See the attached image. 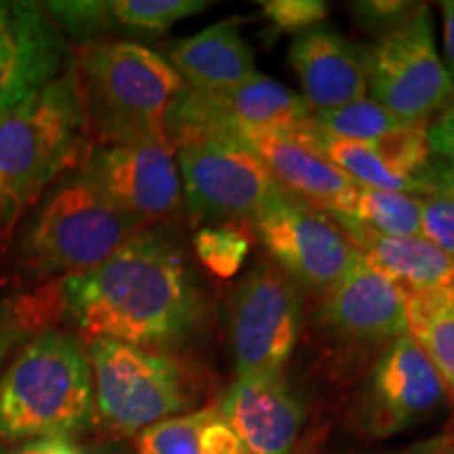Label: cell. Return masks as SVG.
Returning a JSON list of instances; mask_svg holds the SVG:
<instances>
[{"label": "cell", "instance_id": "6da1fadb", "mask_svg": "<svg viewBox=\"0 0 454 454\" xmlns=\"http://www.w3.org/2000/svg\"><path fill=\"white\" fill-rule=\"evenodd\" d=\"M64 316L82 339L167 349L200 325L204 299L184 248L145 227L104 263L64 278Z\"/></svg>", "mask_w": 454, "mask_h": 454}, {"label": "cell", "instance_id": "7a4b0ae2", "mask_svg": "<svg viewBox=\"0 0 454 454\" xmlns=\"http://www.w3.org/2000/svg\"><path fill=\"white\" fill-rule=\"evenodd\" d=\"M93 150L72 66L0 114V253L44 192Z\"/></svg>", "mask_w": 454, "mask_h": 454}, {"label": "cell", "instance_id": "3957f363", "mask_svg": "<svg viewBox=\"0 0 454 454\" xmlns=\"http://www.w3.org/2000/svg\"><path fill=\"white\" fill-rule=\"evenodd\" d=\"M20 227L11 240L13 263L32 286L82 274L145 230L139 219L118 208L82 167L57 179Z\"/></svg>", "mask_w": 454, "mask_h": 454}, {"label": "cell", "instance_id": "277c9868", "mask_svg": "<svg viewBox=\"0 0 454 454\" xmlns=\"http://www.w3.org/2000/svg\"><path fill=\"white\" fill-rule=\"evenodd\" d=\"M93 147L167 139L164 121L184 81L156 51L137 43H87L70 49Z\"/></svg>", "mask_w": 454, "mask_h": 454}, {"label": "cell", "instance_id": "5b68a950", "mask_svg": "<svg viewBox=\"0 0 454 454\" xmlns=\"http://www.w3.org/2000/svg\"><path fill=\"white\" fill-rule=\"evenodd\" d=\"M89 354L72 333L49 328L0 374V444L67 438L93 419Z\"/></svg>", "mask_w": 454, "mask_h": 454}, {"label": "cell", "instance_id": "8992f818", "mask_svg": "<svg viewBox=\"0 0 454 454\" xmlns=\"http://www.w3.org/2000/svg\"><path fill=\"white\" fill-rule=\"evenodd\" d=\"M95 406L118 434H139L196 404L192 368L167 349L139 348L114 339L87 340Z\"/></svg>", "mask_w": 454, "mask_h": 454}, {"label": "cell", "instance_id": "52a82bcc", "mask_svg": "<svg viewBox=\"0 0 454 454\" xmlns=\"http://www.w3.org/2000/svg\"><path fill=\"white\" fill-rule=\"evenodd\" d=\"M311 112L284 84L265 74L227 90H179L164 121V135L173 150L194 141H230L240 144L247 130H282L294 133L309 127Z\"/></svg>", "mask_w": 454, "mask_h": 454}, {"label": "cell", "instance_id": "ba28073f", "mask_svg": "<svg viewBox=\"0 0 454 454\" xmlns=\"http://www.w3.org/2000/svg\"><path fill=\"white\" fill-rule=\"evenodd\" d=\"M372 99L406 122H423L454 104V78L435 47L427 4L364 55Z\"/></svg>", "mask_w": 454, "mask_h": 454}, {"label": "cell", "instance_id": "9c48e42d", "mask_svg": "<svg viewBox=\"0 0 454 454\" xmlns=\"http://www.w3.org/2000/svg\"><path fill=\"white\" fill-rule=\"evenodd\" d=\"M253 223L276 268L309 291H328L360 259L331 215L284 190L254 215Z\"/></svg>", "mask_w": 454, "mask_h": 454}, {"label": "cell", "instance_id": "30bf717a", "mask_svg": "<svg viewBox=\"0 0 454 454\" xmlns=\"http://www.w3.org/2000/svg\"><path fill=\"white\" fill-rule=\"evenodd\" d=\"M181 187L198 221L254 217L282 192L265 164L242 144L194 141L177 150Z\"/></svg>", "mask_w": 454, "mask_h": 454}, {"label": "cell", "instance_id": "8fae6325", "mask_svg": "<svg viewBox=\"0 0 454 454\" xmlns=\"http://www.w3.org/2000/svg\"><path fill=\"white\" fill-rule=\"evenodd\" d=\"M303 322L297 284L276 265L248 271L231 308V345L238 377L282 372L293 356Z\"/></svg>", "mask_w": 454, "mask_h": 454}, {"label": "cell", "instance_id": "7c38bea8", "mask_svg": "<svg viewBox=\"0 0 454 454\" xmlns=\"http://www.w3.org/2000/svg\"><path fill=\"white\" fill-rule=\"evenodd\" d=\"M444 381L414 343L402 334L379 356L357 406V425L371 438H391L429 421L448 404Z\"/></svg>", "mask_w": 454, "mask_h": 454}, {"label": "cell", "instance_id": "4fadbf2b", "mask_svg": "<svg viewBox=\"0 0 454 454\" xmlns=\"http://www.w3.org/2000/svg\"><path fill=\"white\" fill-rule=\"evenodd\" d=\"M82 170L110 200L145 227L181 207V177L168 139L93 147Z\"/></svg>", "mask_w": 454, "mask_h": 454}, {"label": "cell", "instance_id": "5bb4252c", "mask_svg": "<svg viewBox=\"0 0 454 454\" xmlns=\"http://www.w3.org/2000/svg\"><path fill=\"white\" fill-rule=\"evenodd\" d=\"M67 55L64 32L44 4L0 0V114L55 81Z\"/></svg>", "mask_w": 454, "mask_h": 454}, {"label": "cell", "instance_id": "9a60e30c", "mask_svg": "<svg viewBox=\"0 0 454 454\" xmlns=\"http://www.w3.org/2000/svg\"><path fill=\"white\" fill-rule=\"evenodd\" d=\"M322 294L317 325L340 343L387 348L408 334L404 293L362 257Z\"/></svg>", "mask_w": 454, "mask_h": 454}, {"label": "cell", "instance_id": "2e32d148", "mask_svg": "<svg viewBox=\"0 0 454 454\" xmlns=\"http://www.w3.org/2000/svg\"><path fill=\"white\" fill-rule=\"evenodd\" d=\"M247 454H288L303 427V404L282 372L238 377L219 406Z\"/></svg>", "mask_w": 454, "mask_h": 454}, {"label": "cell", "instance_id": "e0dca14e", "mask_svg": "<svg viewBox=\"0 0 454 454\" xmlns=\"http://www.w3.org/2000/svg\"><path fill=\"white\" fill-rule=\"evenodd\" d=\"M240 144L265 164L286 194L331 217L343 213L356 194L354 181L317 154L297 133L247 130L240 135Z\"/></svg>", "mask_w": 454, "mask_h": 454}, {"label": "cell", "instance_id": "ac0fdd59", "mask_svg": "<svg viewBox=\"0 0 454 454\" xmlns=\"http://www.w3.org/2000/svg\"><path fill=\"white\" fill-rule=\"evenodd\" d=\"M301 82V99L311 114H322L364 99L368 93L364 55L333 26H316L294 36L288 51Z\"/></svg>", "mask_w": 454, "mask_h": 454}, {"label": "cell", "instance_id": "d6986e66", "mask_svg": "<svg viewBox=\"0 0 454 454\" xmlns=\"http://www.w3.org/2000/svg\"><path fill=\"white\" fill-rule=\"evenodd\" d=\"M366 265L408 297L454 305V257L414 238H387L364 230L343 231Z\"/></svg>", "mask_w": 454, "mask_h": 454}, {"label": "cell", "instance_id": "ffe728a7", "mask_svg": "<svg viewBox=\"0 0 454 454\" xmlns=\"http://www.w3.org/2000/svg\"><path fill=\"white\" fill-rule=\"evenodd\" d=\"M164 59L185 87L196 90L234 89L257 74L253 49L244 41L238 20L217 21L194 36L181 38Z\"/></svg>", "mask_w": 454, "mask_h": 454}, {"label": "cell", "instance_id": "44dd1931", "mask_svg": "<svg viewBox=\"0 0 454 454\" xmlns=\"http://www.w3.org/2000/svg\"><path fill=\"white\" fill-rule=\"evenodd\" d=\"M305 144H309L317 154H322L328 162L334 164L340 173L348 175L356 185L372 187V190H389V192H404V194L425 196L427 185L419 179L404 177L389 168L381 158L374 154L372 147L357 141H348L333 137V135L322 133L314 124L294 130Z\"/></svg>", "mask_w": 454, "mask_h": 454}, {"label": "cell", "instance_id": "7402d4cb", "mask_svg": "<svg viewBox=\"0 0 454 454\" xmlns=\"http://www.w3.org/2000/svg\"><path fill=\"white\" fill-rule=\"evenodd\" d=\"M333 219L343 231L364 230L387 238L421 236V196L357 185L348 208Z\"/></svg>", "mask_w": 454, "mask_h": 454}, {"label": "cell", "instance_id": "603a6c76", "mask_svg": "<svg viewBox=\"0 0 454 454\" xmlns=\"http://www.w3.org/2000/svg\"><path fill=\"white\" fill-rule=\"evenodd\" d=\"M61 282H44L27 293L0 297V366L17 345H26L64 317Z\"/></svg>", "mask_w": 454, "mask_h": 454}, {"label": "cell", "instance_id": "cb8c5ba5", "mask_svg": "<svg viewBox=\"0 0 454 454\" xmlns=\"http://www.w3.org/2000/svg\"><path fill=\"white\" fill-rule=\"evenodd\" d=\"M406 301V331L423 349L454 400V305L419 297Z\"/></svg>", "mask_w": 454, "mask_h": 454}, {"label": "cell", "instance_id": "d4e9b609", "mask_svg": "<svg viewBox=\"0 0 454 454\" xmlns=\"http://www.w3.org/2000/svg\"><path fill=\"white\" fill-rule=\"evenodd\" d=\"M207 7L202 0H112L107 3V30L156 36Z\"/></svg>", "mask_w": 454, "mask_h": 454}, {"label": "cell", "instance_id": "484cf974", "mask_svg": "<svg viewBox=\"0 0 454 454\" xmlns=\"http://www.w3.org/2000/svg\"><path fill=\"white\" fill-rule=\"evenodd\" d=\"M406 121L394 116L374 99H357L337 110L311 114V124L322 133L333 137L357 141V144L371 145L389 130H394Z\"/></svg>", "mask_w": 454, "mask_h": 454}, {"label": "cell", "instance_id": "4316f807", "mask_svg": "<svg viewBox=\"0 0 454 454\" xmlns=\"http://www.w3.org/2000/svg\"><path fill=\"white\" fill-rule=\"evenodd\" d=\"M219 414V406L177 414L158 421L137 435L139 454H200V431Z\"/></svg>", "mask_w": 454, "mask_h": 454}, {"label": "cell", "instance_id": "83f0119b", "mask_svg": "<svg viewBox=\"0 0 454 454\" xmlns=\"http://www.w3.org/2000/svg\"><path fill=\"white\" fill-rule=\"evenodd\" d=\"M368 147H372L374 154L381 158L389 168H394L395 173L425 184V173H427L429 164L434 160L427 141V124L404 122Z\"/></svg>", "mask_w": 454, "mask_h": 454}, {"label": "cell", "instance_id": "f1b7e54d", "mask_svg": "<svg viewBox=\"0 0 454 454\" xmlns=\"http://www.w3.org/2000/svg\"><path fill=\"white\" fill-rule=\"evenodd\" d=\"M251 251V236L234 221L207 225L194 236V253L217 278H234Z\"/></svg>", "mask_w": 454, "mask_h": 454}, {"label": "cell", "instance_id": "f546056e", "mask_svg": "<svg viewBox=\"0 0 454 454\" xmlns=\"http://www.w3.org/2000/svg\"><path fill=\"white\" fill-rule=\"evenodd\" d=\"M261 15L280 32L301 34L325 24L328 4L322 0H261Z\"/></svg>", "mask_w": 454, "mask_h": 454}, {"label": "cell", "instance_id": "4dcf8cb0", "mask_svg": "<svg viewBox=\"0 0 454 454\" xmlns=\"http://www.w3.org/2000/svg\"><path fill=\"white\" fill-rule=\"evenodd\" d=\"M421 238L454 257V200L442 192L421 196Z\"/></svg>", "mask_w": 454, "mask_h": 454}, {"label": "cell", "instance_id": "1f68e13d", "mask_svg": "<svg viewBox=\"0 0 454 454\" xmlns=\"http://www.w3.org/2000/svg\"><path fill=\"white\" fill-rule=\"evenodd\" d=\"M351 13L366 30L379 32V36L394 30L417 11V3H404V0H362L351 3Z\"/></svg>", "mask_w": 454, "mask_h": 454}, {"label": "cell", "instance_id": "d6a6232c", "mask_svg": "<svg viewBox=\"0 0 454 454\" xmlns=\"http://www.w3.org/2000/svg\"><path fill=\"white\" fill-rule=\"evenodd\" d=\"M200 454H244V446L238 440V435L230 429L221 412L204 425L200 431Z\"/></svg>", "mask_w": 454, "mask_h": 454}, {"label": "cell", "instance_id": "836d02e7", "mask_svg": "<svg viewBox=\"0 0 454 454\" xmlns=\"http://www.w3.org/2000/svg\"><path fill=\"white\" fill-rule=\"evenodd\" d=\"M427 141L431 154L440 160L454 164V104L427 127Z\"/></svg>", "mask_w": 454, "mask_h": 454}, {"label": "cell", "instance_id": "e575fe53", "mask_svg": "<svg viewBox=\"0 0 454 454\" xmlns=\"http://www.w3.org/2000/svg\"><path fill=\"white\" fill-rule=\"evenodd\" d=\"M0 454H81V450L67 438H43L20 444H0Z\"/></svg>", "mask_w": 454, "mask_h": 454}, {"label": "cell", "instance_id": "d590c367", "mask_svg": "<svg viewBox=\"0 0 454 454\" xmlns=\"http://www.w3.org/2000/svg\"><path fill=\"white\" fill-rule=\"evenodd\" d=\"M425 184L429 187V194L431 192H442L454 200V164L434 156L427 173H425Z\"/></svg>", "mask_w": 454, "mask_h": 454}, {"label": "cell", "instance_id": "8d00e7d4", "mask_svg": "<svg viewBox=\"0 0 454 454\" xmlns=\"http://www.w3.org/2000/svg\"><path fill=\"white\" fill-rule=\"evenodd\" d=\"M442 7V43H444L446 67L454 78V0H446Z\"/></svg>", "mask_w": 454, "mask_h": 454}, {"label": "cell", "instance_id": "74e56055", "mask_svg": "<svg viewBox=\"0 0 454 454\" xmlns=\"http://www.w3.org/2000/svg\"><path fill=\"white\" fill-rule=\"evenodd\" d=\"M435 448H438L440 454H454V429L450 434L442 435V438H435Z\"/></svg>", "mask_w": 454, "mask_h": 454}, {"label": "cell", "instance_id": "f35d334b", "mask_svg": "<svg viewBox=\"0 0 454 454\" xmlns=\"http://www.w3.org/2000/svg\"><path fill=\"white\" fill-rule=\"evenodd\" d=\"M400 454H440V452H438V448H435V442L429 440V442H425V444H419V446L411 448V450L400 452Z\"/></svg>", "mask_w": 454, "mask_h": 454}, {"label": "cell", "instance_id": "ab89813d", "mask_svg": "<svg viewBox=\"0 0 454 454\" xmlns=\"http://www.w3.org/2000/svg\"><path fill=\"white\" fill-rule=\"evenodd\" d=\"M244 454H247V452H244Z\"/></svg>", "mask_w": 454, "mask_h": 454}]
</instances>
